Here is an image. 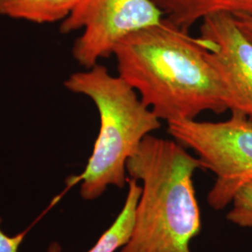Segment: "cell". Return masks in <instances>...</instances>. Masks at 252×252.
I'll return each mask as SVG.
<instances>
[{
  "instance_id": "cell-1",
  "label": "cell",
  "mask_w": 252,
  "mask_h": 252,
  "mask_svg": "<svg viewBox=\"0 0 252 252\" xmlns=\"http://www.w3.org/2000/svg\"><path fill=\"white\" fill-rule=\"evenodd\" d=\"M112 55L118 76L166 124L228 111L216 72L198 36L162 20L126 36Z\"/></svg>"
},
{
  "instance_id": "cell-9",
  "label": "cell",
  "mask_w": 252,
  "mask_h": 252,
  "mask_svg": "<svg viewBox=\"0 0 252 252\" xmlns=\"http://www.w3.org/2000/svg\"><path fill=\"white\" fill-rule=\"evenodd\" d=\"M127 184L128 191L122 211L87 252H116L128 242L133 230L135 209L141 193V186L137 180L130 178ZM46 252H62V250L60 245L54 243L50 245Z\"/></svg>"
},
{
  "instance_id": "cell-12",
  "label": "cell",
  "mask_w": 252,
  "mask_h": 252,
  "mask_svg": "<svg viewBox=\"0 0 252 252\" xmlns=\"http://www.w3.org/2000/svg\"><path fill=\"white\" fill-rule=\"evenodd\" d=\"M239 29L242 31L248 39L252 42V16H233Z\"/></svg>"
},
{
  "instance_id": "cell-5",
  "label": "cell",
  "mask_w": 252,
  "mask_h": 252,
  "mask_svg": "<svg viewBox=\"0 0 252 252\" xmlns=\"http://www.w3.org/2000/svg\"><path fill=\"white\" fill-rule=\"evenodd\" d=\"M152 0H81L60 24L62 34L81 30L72 46L74 60L84 68L113 54L126 36L162 20Z\"/></svg>"
},
{
  "instance_id": "cell-3",
  "label": "cell",
  "mask_w": 252,
  "mask_h": 252,
  "mask_svg": "<svg viewBox=\"0 0 252 252\" xmlns=\"http://www.w3.org/2000/svg\"><path fill=\"white\" fill-rule=\"evenodd\" d=\"M63 86L88 97L99 114L98 135L80 177L81 197L90 201L100 197L109 186L124 188L129 158L147 135L161 128L162 121L127 82L99 63L72 73Z\"/></svg>"
},
{
  "instance_id": "cell-4",
  "label": "cell",
  "mask_w": 252,
  "mask_h": 252,
  "mask_svg": "<svg viewBox=\"0 0 252 252\" xmlns=\"http://www.w3.org/2000/svg\"><path fill=\"white\" fill-rule=\"evenodd\" d=\"M167 132L196 154L202 168L215 175L207 194L213 209L231 205L238 189L252 180V123L242 114L231 113L221 122L172 121L167 123Z\"/></svg>"
},
{
  "instance_id": "cell-11",
  "label": "cell",
  "mask_w": 252,
  "mask_h": 252,
  "mask_svg": "<svg viewBox=\"0 0 252 252\" xmlns=\"http://www.w3.org/2000/svg\"><path fill=\"white\" fill-rule=\"evenodd\" d=\"M2 220L0 218V252H19V248L25 238L26 233L9 235L2 230Z\"/></svg>"
},
{
  "instance_id": "cell-10",
  "label": "cell",
  "mask_w": 252,
  "mask_h": 252,
  "mask_svg": "<svg viewBox=\"0 0 252 252\" xmlns=\"http://www.w3.org/2000/svg\"><path fill=\"white\" fill-rule=\"evenodd\" d=\"M232 208L226 219L234 225L252 228V180L243 184L231 202Z\"/></svg>"
},
{
  "instance_id": "cell-8",
  "label": "cell",
  "mask_w": 252,
  "mask_h": 252,
  "mask_svg": "<svg viewBox=\"0 0 252 252\" xmlns=\"http://www.w3.org/2000/svg\"><path fill=\"white\" fill-rule=\"evenodd\" d=\"M81 0H0V15L33 24L62 23Z\"/></svg>"
},
{
  "instance_id": "cell-6",
  "label": "cell",
  "mask_w": 252,
  "mask_h": 252,
  "mask_svg": "<svg viewBox=\"0 0 252 252\" xmlns=\"http://www.w3.org/2000/svg\"><path fill=\"white\" fill-rule=\"evenodd\" d=\"M200 23L199 39L224 93L228 111L252 123V42L231 14H212Z\"/></svg>"
},
{
  "instance_id": "cell-7",
  "label": "cell",
  "mask_w": 252,
  "mask_h": 252,
  "mask_svg": "<svg viewBox=\"0 0 252 252\" xmlns=\"http://www.w3.org/2000/svg\"><path fill=\"white\" fill-rule=\"evenodd\" d=\"M162 16L184 30L207 16L228 13L233 16H252V0H152Z\"/></svg>"
},
{
  "instance_id": "cell-2",
  "label": "cell",
  "mask_w": 252,
  "mask_h": 252,
  "mask_svg": "<svg viewBox=\"0 0 252 252\" xmlns=\"http://www.w3.org/2000/svg\"><path fill=\"white\" fill-rule=\"evenodd\" d=\"M196 156L175 139L147 135L126 163L127 176L141 182L134 225L119 252H191L202 228L192 177Z\"/></svg>"
}]
</instances>
